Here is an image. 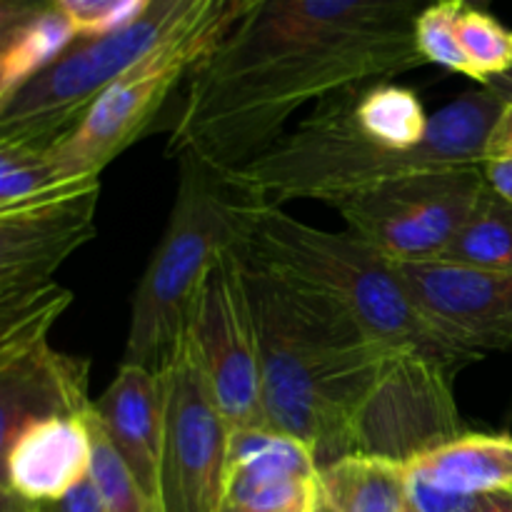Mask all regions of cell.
I'll list each match as a JSON object with an SVG mask.
<instances>
[{
  "label": "cell",
  "instance_id": "obj_29",
  "mask_svg": "<svg viewBox=\"0 0 512 512\" xmlns=\"http://www.w3.org/2000/svg\"><path fill=\"white\" fill-rule=\"evenodd\" d=\"M485 183L512 203V158H493L483 163Z\"/></svg>",
  "mask_w": 512,
  "mask_h": 512
},
{
  "label": "cell",
  "instance_id": "obj_20",
  "mask_svg": "<svg viewBox=\"0 0 512 512\" xmlns=\"http://www.w3.org/2000/svg\"><path fill=\"white\" fill-rule=\"evenodd\" d=\"M445 263L480 270L512 273V203L485 185L473 213L463 223L448 250Z\"/></svg>",
  "mask_w": 512,
  "mask_h": 512
},
{
  "label": "cell",
  "instance_id": "obj_6",
  "mask_svg": "<svg viewBox=\"0 0 512 512\" xmlns=\"http://www.w3.org/2000/svg\"><path fill=\"white\" fill-rule=\"evenodd\" d=\"M213 8L215 0H153L135 23L100 38H80L53 68L0 108V143L50 148L130 68L180 35L208 25Z\"/></svg>",
  "mask_w": 512,
  "mask_h": 512
},
{
  "label": "cell",
  "instance_id": "obj_2",
  "mask_svg": "<svg viewBox=\"0 0 512 512\" xmlns=\"http://www.w3.org/2000/svg\"><path fill=\"white\" fill-rule=\"evenodd\" d=\"M508 98L500 83L480 85L428 115L418 93L405 85H360L315 105L240 173L275 205H335L400 175L483 165Z\"/></svg>",
  "mask_w": 512,
  "mask_h": 512
},
{
  "label": "cell",
  "instance_id": "obj_11",
  "mask_svg": "<svg viewBox=\"0 0 512 512\" xmlns=\"http://www.w3.org/2000/svg\"><path fill=\"white\" fill-rule=\"evenodd\" d=\"M98 200L100 175H88L0 208V303L53 283L55 270L95 238Z\"/></svg>",
  "mask_w": 512,
  "mask_h": 512
},
{
  "label": "cell",
  "instance_id": "obj_12",
  "mask_svg": "<svg viewBox=\"0 0 512 512\" xmlns=\"http://www.w3.org/2000/svg\"><path fill=\"white\" fill-rule=\"evenodd\" d=\"M398 268L418 310L443 338L475 358L512 350V273L445 260Z\"/></svg>",
  "mask_w": 512,
  "mask_h": 512
},
{
  "label": "cell",
  "instance_id": "obj_34",
  "mask_svg": "<svg viewBox=\"0 0 512 512\" xmlns=\"http://www.w3.org/2000/svg\"><path fill=\"white\" fill-rule=\"evenodd\" d=\"M318 512H333V510H328V508H325V505H320Z\"/></svg>",
  "mask_w": 512,
  "mask_h": 512
},
{
  "label": "cell",
  "instance_id": "obj_16",
  "mask_svg": "<svg viewBox=\"0 0 512 512\" xmlns=\"http://www.w3.org/2000/svg\"><path fill=\"white\" fill-rule=\"evenodd\" d=\"M90 455L88 418L35 420L3 445V490L53 503L88 478Z\"/></svg>",
  "mask_w": 512,
  "mask_h": 512
},
{
  "label": "cell",
  "instance_id": "obj_9",
  "mask_svg": "<svg viewBox=\"0 0 512 512\" xmlns=\"http://www.w3.org/2000/svg\"><path fill=\"white\" fill-rule=\"evenodd\" d=\"M163 385V512H218L228 475L233 425L225 418L185 333L165 365Z\"/></svg>",
  "mask_w": 512,
  "mask_h": 512
},
{
  "label": "cell",
  "instance_id": "obj_14",
  "mask_svg": "<svg viewBox=\"0 0 512 512\" xmlns=\"http://www.w3.org/2000/svg\"><path fill=\"white\" fill-rule=\"evenodd\" d=\"M88 360L58 353L50 343L0 358V448L25 425L48 418H88Z\"/></svg>",
  "mask_w": 512,
  "mask_h": 512
},
{
  "label": "cell",
  "instance_id": "obj_13",
  "mask_svg": "<svg viewBox=\"0 0 512 512\" xmlns=\"http://www.w3.org/2000/svg\"><path fill=\"white\" fill-rule=\"evenodd\" d=\"M320 463L313 450L270 428L233 430L218 512H318Z\"/></svg>",
  "mask_w": 512,
  "mask_h": 512
},
{
  "label": "cell",
  "instance_id": "obj_32",
  "mask_svg": "<svg viewBox=\"0 0 512 512\" xmlns=\"http://www.w3.org/2000/svg\"><path fill=\"white\" fill-rule=\"evenodd\" d=\"M425 3H438V0H425ZM463 3L473 5V8H483V5L488 3V0H463Z\"/></svg>",
  "mask_w": 512,
  "mask_h": 512
},
{
  "label": "cell",
  "instance_id": "obj_31",
  "mask_svg": "<svg viewBox=\"0 0 512 512\" xmlns=\"http://www.w3.org/2000/svg\"><path fill=\"white\" fill-rule=\"evenodd\" d=\"M0 512H38V505L0 488Z\"/></svg>",
  "mask_w": 512,
  "mask_h": 512
},
{
  "label": "cell",
  "instance_id": "obj_8",
  "mask_svg": "<svg viewBox=\"0 0 512 512\" xmlns=\"http://www.w3.org/2000/svg\"><path fill=\"white\" fill-rule=\"evenodd\" d=\"M213 45L208 25H200L115 80L90 105L83 120L48 148V158L60 178L103 175L115 158L153 130L170 95L190 78Z\"/></svg>",
  "mask_w": 512,
  "mask_h": 512
},
{
  "label": "cell",
  "instance_id": "obj_3",
  "mask_svg": "<svg viewBox=\"0 0 512 512\" xmlns=\"http://www.w3.org/2000/svg\"><path fill=\"white\" fill-rule=\"evenodd\" d=\"M248 285L270 430L308 445L320 468L358 453L390 375L415 358H398L333 303L250 263Z\"/></svg>",
  "mask_w": 512,
  "mask_h": 512
},
{
  "label": "cell",
  "instance_id": "obj_33",
  "mask_svg": "<svg viewBox=\"0 0 512 512\" xmlns=\"http://www.w3.org/2000/svg\"><path fill=\"white\" fill-rule=\"evenodd\" d=\"M498 80H503L505 85H510V88H512V73H510V75H505V78H498Z\"/></svg>",
  "mask_w": 512,
  "mask_h": 512
},
{
  "label": "cell",
  "instance_id": "obj_27",
  "mask_svg": "<svg viewBox=\"0 0 512 512\" xmlns=\"http://www.w3.org/2000/svg\"><path fill=\"white\" fill-rule=\"evenodd\" d=\"M495 83L503 85V88L510 93V98L508 103H505L500 118L495 120L493 133H490L488 138V148H485V160L512 158V88L510 85H505L503 80H495Z\"/></svg>",
  "mask_w": 512,
  "mask_h": 512
},
{
  "label": "cell",
  "instance_id": "obj_15",
  "mask_svg": "<svg viewBox=\"0 0 512 512\" xmlns=\"http://www.w3.org/2000/svg\"><path fill=\"white\" fill-rule=\"evenodd\" d=\"M95 418L145 493L160 503L165 440L163 373L120 363L105 393L93 403ZM163 505V503H160Z\"/></svg>",
  "mask_w": 512,
  "mask_h": 512
},
{
  "label": "cell",
  "instance_id": "obj_21",
  "mask_svg": "<svg viewBox=\"0 0 512 512\" xmlns=\"http://www.w3.org/2000/svg\"><path fill=\"white\" fill-rule=\"evenodd\" d=\"M73 303V293L50 283L25 298L0 303V358L48 340L55 320Z\"/></svg>",
  "mask_w": 512,
  "mask_h": 512
},
{
  "label": "cell",
  "instance_id": "obj_24",
  "mask_svg": "<svg viewBox=\"0 0 512 512\" xmlns=\"http://www.w3.org/2000/svg\"><path fill=\"white\" fill-rule=\"evenodd\" d=\"M458 35L480 85H490L512 73V30L500 25L493 15L465 5L458 18Z\"/></svg>",
  "mask_w": 512,
  "mask_h": 512
},
{
  "label": "cell",
  "instance_id": "obj_5",
  "mask_svg": "<svg viewBox=\"0 0 512 512\" xmlns=\"http://www.w3.org/2000/svg\"><path fill=\"white\" fill-rule=\"evenodd\" d=\"M243 253L255 268L333 303L398 358L428 360L455 375L478 360L425 320L398 263L350 230L330 233L268 205Z\"/></svg>",
  "mask_w": 512,
  "mask_h": 512
},
{
  "label": "cell",
  "instance_id": "obj_19",
  "mask_svg": "<svg viewBox=\"0 0 512 512\" xmlns=\"http://www.w3.org/2000/svg\"><path fill=\"white\" fill-rule=\"evenodd\" d=\"M320 495L333 512H408L405 463L348 453L320 468Z\"/></svg>",
  "mask_w": 512,
  "mask_h": 512
},
{
  "label": "cell",
  "instance_id": "obj_17",
  "mask_svg": "<svg viewBox=\"0 0 512 512\" xmlns=\"http://www.w3.org/2000/svg\"><path fill=\"white\" fill-rule=\"evenodd\" d=\"M408 493L480 500L512 490L510 435L460 433L405 463Z\"/></svg>",
  "mask_w": 512,
  "mask_h": 512
},
{
  "label": "cell",
  "instance_id": "obj_10",
  "mask_svg": "<svg viewBox=\"0 0 512 512\" xmlns=\"http://www.w3.org/2000/svg\"><path fill=\"white\" fill-rule=\"evenodd\" d=\"M185 335L233 430L270 428L263 403L260 330L243 248L225 253L208 275Z\"/></svg>",
  "mask_w": 512,
  "mask_h": 512
},
{
  "label": "cell",
  "instance_id": "obj_7",
  "mask_svg": "<svg viewBox=\"0 0 512 512\" xmlns=\"http://www.w3.org/2000/svg\"><path fill=\"white\" fill-rule=\"evenodd\" d=\"M483 165L420 170L345 195L333 205L350 233L395 263L440 260L485 188Z\"/></svg>",
  "mask_w": 512,
  "mask_h": 512
},
{
  "label": "cell",
  "instance_id": "obj_35",
  "mask_svg": "<svg viewBox=\"0 0 512 512\" xmlns=\"http://www.w3.org/2000/svg\"><path fill=\"white\" fill-rule=\"evenodd\" d=\"M408 512H413V510H408Z\"/></svg>",
  "mask_w": 512,
  "mask_h": 512
},
{
  "label": "cell",
  "instance_id": "obj_1",
  "mask_svg": "<svg viewBox=\"0 0 512 512\" xmlns=\"http://www.w3.org/2000/svg\"><path fill=\"white\" fill-rule=\"evenodd\" d=\"M425 0H258L200 60L175 113L168 155L240 170L310 103L425 65Z\"/></svg>",
  "mask_w": 512,
  "mask_h": 512
},
{
  "label": "cell",
  "instance_id": "obj_30",
  "mask_svg": "<svg viewBox=\"0 0 512 512\" xmlns=\"http://www.w3.org/2000/svg\"><path fill=\"white\" fill-rule=\"evenodd\" d=\"M475 512H512V490L485 495Z\"/></svg>",
  "mask_w": 512,
  "mask_h": 512
},
{
  "label": "cell",
  "instance_id": "obj_22",
  "mask_svg": "<svg viewBox=\"0 0 512 512\" xmlns=\"http://www.w3.org/2000/svg\"><path fill=\"white\" fill-rule=\"evenodd\" d=\"M90 443H93V455H90V478L98 488L100 498L108 512H163V505L145 493L143 485L133 475V470L125 465L118 450L108 440L105 430L100 428L95 410L88 415Z\"/></svg>",
  "mask_w": 512,
  "mask_h": 512
},
{
  "label": "cell",
  "instance_id": "obj_18",
  "mask_svg": "<svg viewBox=\"0 0 512 512\" xmlns=\"http://www.w3.org/2000/svg\"><path fill=\"white\" fill-rule=\"evenodd\" d=\"M80 40L73 20L53 3L38 5L28 13L0 23V108L15 93L53 68Z\"/></svg>",
  "mask_w": 512,
  "mask_h": 512
},
{
  "label": "cell",
  "instance_id": "obj_4",
  "mask_svg": "<svg viewBox=\"0 0 512 512\" xmlns=\"http://www.w3.org/2000/svg\"><path fill=\"white\" fill-rule=\"evenodd\" d=\"M173 210L130 308L120 363L163 373L173 358L200 288L225 253L245 248L270 203L240 170L210 163L193 150L175 155Z\"/></svg>",
  "mask_w": 512,
  "mask_h": 512
},
{
  "label": "cell",
  "instance_id": "obj_28",
  "mask_svg": "<svg viewBox=\"0 0 512 512\" xmlns=\"http://www.w3.org/2000/svg\"><path fill=\"white\" fill-rule=\"evenodd\" d=\"M255 3H258V0H215L213 15H210L208 23L210 35L215 38V43H218V40L223 38L248 10H253Z\"/></svg>",
  "mask_w": 512,
  "mask_h": 512
},
{
  "label": "cell",
  "instance_id": "obj_25",
  "mask_svg": "<svg viewBox=\"0 0 512 512\" xmlns=\"http://www.w3.org/2000/svg\"><path fill=\"white\" fill-rule=\"evenodd\" d=\"M63 180L50 163L48 148L0 143V208L23 203Z\"/></svg>",
  "mask_w": 512,
  "mask_h": 512
},
{
  "label": "cell",
  "instance_id": "obj_26",
  "mask_svg": "<svg viewBox=\"0 0 512 512\" xmlns=\"http://www.w3.org/2000/svg\"><path fill=\"white\" fill-rule=\"evenodd\" d=\"M35 505H38V512H108L90 475L83 480V483L75 485L70 493H65L63 498L53 500V503H35Z\"/></svg>",
  "mask_w": 512,
  "mask_h": 512
},
{
  "label": "cell",
  "instance_id": "obj_23",
  "mask_svg": "<svg viewBox=\"0 0 512 512\" xmlns=\"http://www.w3.org/2000/svg\"><path fill=\"white\" fill-rule=\"evenodd\" d=\"M465 5L468 3L463 0H438L425 5L415 20V45L425 63H435L470 80H478L458 35V18Z\"/></svg>",
  "mask_w": 512,
  "mask_h": 512
}]
</instances>
